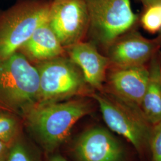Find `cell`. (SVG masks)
<instances>
[{
    "label": "cell",
    "instance_id": "1",
    "mask_svg": "<svg viewBox=\"0 0 161 161\" xmlns=\"http://www.w3.org/2000/svg\"><path fill=\"white\" fill-rule=\"evenodd\" d=\"M38 72L17 52L0 60V109L25 116L38 102Z\"/></svg>",
    "mask_w": 161,
    "mask_h": 161
},
{
    "label": "cell",
    "instance_id": "2",
    "mask_svg": "<svg viewBox=\"0 0 161 161\" xmlns=\"http://www.w3.org/2000/svg\"><path fill=\"white\" fill-rule=\"evenodd\" d=\"M92 108L85 99L38 103L25 117L42 145L52 150L67 138L76 122L89 114Z\"/></svg>",
    "mask_w": 161,
    "mask_h": 161
},
{
    "label": "cell",
    "instance_id": "3",
    "mask_svg": "<svg viewBox=\"0 0 161 161\" xmlns=\"http://www.w3.org/2000/svg\"><path fill=\"white\" fill-rule=\"evenodd\" d=\"M82 1L89 19L87 35L102 53L120 35L139 26V14L133 11L131 0Z\"/></svg>",
    "mask_w": 161,
    "mask_h": 161
},
{
    "label": "cell",
    "instance_id": "4",
    "mask_svg": "<svg viewBox=\"0 0 161 161\" xmlns=\"http://www.w3.org/2000/svg\"><path fill=\"white\" fill-rule=\"evenodd\" d=\"M98 104L103 120L110 130L122 136L141 154L149 150L153 125L141 108L104 90L90 96Z\"/></svg>",
    "mask_w": 161,
    "mask_h": 161
},
{
    "label": "cell",
    "instance_id": "5",
    "mask_svg": "<svg viewBox=\"0 0 161 161\" xmlns=\"http://www.w3.org/2000/svg\"><path fill=\"white\" fill-rule=\"evenodd\" d=\"M51 3L20 0L0 12V60L18 52L36 29L48 20Z\"/></svg>",
    "mask_w": 161,
    "mask_h": 161
},
{
    "label": "cell",
    "instance_id": "6",
    "mask_svg": "<svg viewBox=\"0 0 161 161\" xmlns=\"http://www.w3.org/2000/svg\"><path fill=\"white\" fill-rule=\"evenodd\" d=\"M36 64L40 79L38 103L56 102L80 94L90 96L94 92L70 58L60 56Z\"/></svg>",
    "mask_w": 161,
    "mask_h": 161
},
{
    "label": "cell",
    "instance_id": "7",
    "mask_svg": "<svg viewBox=\"0 0 161 161\" xmlns=\"http://www.w3.org/2000/svg\"><path fill=\"white\" fill-rule=\"evenodd\" d=\"M48 22L64 47L82 41L89 26L88 14L84 1L53 0Z\"/></svg>",
    "mask_w": 161,
    "mask_h": 161
},
{
    "label": "cell",
    "instance_id": "8",
    "mask_svg": "<svg viewBox=\"0 0 161 161\" xmlns=\"http://www.w3.org/2000/svg\"><path fill=\"white\" fill-rule=\"evenodd\" d=\"M161 49L157 37L147 38L136 28L127 31L117 38L105 55L109 60L110 66H140L149 64L156 53Z\"/></svg>",
    "mask_w": 161,
    "mask_h": 161
},
{
    "label": "cell",
    "instance_id": "9",
    "mask_svg": "<svg viewBox=\"0 0 161 161\" xmlns=\"http://www.w3.org/2000/svg\"><path fill=\"white\" fill-rule=\"evenodd\" d=\"M75 153L80 161H126L127 156L121 142L101 127L82 133L76 142Z\"/></svg>",
    "mask_w": 161,
    "mask_h": 161
},
{
    "label": "cell",
    "instance_id": "10",
    "mask_svg": "<svg viewBox=\"0 0 161 161\" xmlns=\"http://www.w3.org/2000/svg\"><path fill=\"white\" fill-rule=\"evenodd\" d=\"M149 77L148 64L132 67L110 66L103 90L140 108Z\"/></svg>",
    "mask_w": 161,
    "mask_h": 161
},
{
    "label": "cell",
    "instance_id": "11",
    "mask_svg": "<svg viewBox=\"0 0 161 161\" xmlns=\"http://www.w3.org/2000/svg\"><path fill=\"white\" fill-rule=\"evenodd\" d=\"M69 47L70 59L80 69L86 84L94 92L102 91L110 65L108 58L91 41Z\"/></svg>",
    "mask_w": 161,
    "mask_h": 161
},
{
    "label": "cell",
    "instance_id": "12",
    "mask_svg": "<svg viewBox=\"0 0 161 161\" xmlns=\"http://www.w3.org/2000/svg\"><path fill=\"white\" fill-rule=\"evenodd\" d=\"M18 52L37 64L63 56L64 49L47 20L36 29Z\"/></svg>",
    "mask_w": 161,
    "mask_h": 161
},
{
    "label": "cell",
    "instance_id": "13",
    "mask_svg": "<svg viewBox=\"0 0 161 161\" xmlns=\"http://www.w3.org/2000/svg\"><path fill=\"white\" fill-rule=\"evenodd\" d=\"M149 77L140 108L152 125L161 121V49L148 64Z\"/></svg>",
    "mask_w": 161,
    "mask_h": 161
},
{
    "label": "cell",
    "instance_id": "14",
    "mask_svg": "<svg viewBox=\"0 0 161 161\" xmlns=\"http://www.w3.org/2000/svg\"><path fill=\"white\" fill-rule=\"evenodd\" d=\"M139 26L151 34L161 32V3L144 8L139 14Z\"/></svg>",
    "mask_w": 161,
    "mask_h": 161
},
{
    "label": "cell",
    "instance_id": "15",
    "mask_svg": "<svg viewBox=\"0 0 161 161\" xmlns=\"http://www.w3.org/2000/svg\"><path fill=\"white\" fill-rule=\"evenodd\" d=\"M18 123L12 114H0V142L10 143L17 133Z\"/></svg>",
    "mask_w": 161,
    "mask_h": 161
},
{
    "label": "cell",
    "instance_id": "16",
    "mask_svg": "<svg viewBox=\"0 0 161 161\" xmlns=\"http://www.w3.org/2000/svg\"><path fill=\"white\" fill-rule=\"evenodd\" d=\"M149 150L152 161H161V121L153 125Z\"/></svg>",
    "mask_w": 161,
    "mask_h": 161
},
{
    "label": "cell",
    "instance_id": "17",
    "mask_svg": "<svg viewBox=\"0 0 161 161\" xmlns=\"http://www.w3.org/2000/svg\"><path fill=\"white\" fill-rule=\"evenodd\" d=\"M7 161H32L26 150L20 143H16L10 150Z\"/></svg>",
    "mask_w": 161,
    "mask_h": 161
},
{
    "label": "cell",
    "instance_id": "18",
    "mask_svg": "<svg viewBox=\"0 0 161 161\" xmlns=\"http://www.w3.org/2000/svg\"><path fill=\"white\" fill-rule=\"evenodd\" d=\"M143 4L144 8H146L147 7L158 4V3H161V0H140Z\"/></svg>",
    "mask_w": 161,
    "mask_h": 161
},
{
    "label": "cell",
    "instance_id": "19",
    "mask_svg": "<svg viewBox=\"0 0 161 161\" xmlns=\"http://www.w3.org/2000/svg\"><path fill=\"white\" fill-rule=\"evenodd\" d=\"M7 144L5 143L0 142V157L3 155L6 151Z\"/></svg>",
    "mask_w": 161,
    "mask_h": 161
},
{
    "label": "cell",
    "instance_id": "20",
    "mask_svg": "<svg viewBox=\"0 0 161 161\" xmlns=\"http://www.w3.org/2000/svg\"><path fill=\"white\" fill-rule=\"evenodd\" d=\"M50 161H67L64 159L62 156L60 155H55L52 157Z\"/></svg>",
    "mask_w": 161,
    "mask_h": 161
},
{
    "label": "cell",
    "instance_id": "21",
    "mask_svg": "<svg viewBox=\"0 0 161 161\" xmlns=\"http://www.w3.org/2000/svg\"><path fill=\"white\" fill-rule=\"evenodd\" d=\"M157 38H158V40L159 41V43H160V45H161V32L159 33V34H158V36H156Z\"/></svg>",
    "mask_w": 161,
    "mask_h": 161
}]
</instances>
